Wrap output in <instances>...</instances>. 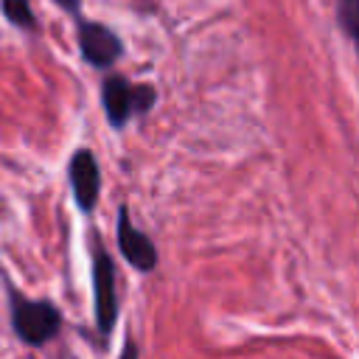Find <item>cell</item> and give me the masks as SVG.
Masks as SVG:
<instances>
[{
  "label": "cell",
  "instance_id": "cell-1",
  "mask_svg": "<svg viewBox=\"0 0 359 359\" xmlns=\"http://www.w3.org/2000/svg\"><path fill=\"white\" fill-rule=\"evenodd\" d=\"M6 292H8L11 331L17 334L20 342L31 348H42L62 331V311L50 300H31L11 283L6 286Z\"/></svg>",
  "mask_w": 359,
  "mask_h": 359
},
{
  "label": "cell",
  "instance_id": "cell-2",
  "mask_svg": "<svg viewBox=\"0 0 359 359\" xmlns=\"http://www.w3.org/2000/svg\"><path fill=\"white\" fill-rule=\"evenodd\" d=\"M157 101V90L151 84H135L123 76H107L101 81V107L109 126L121 129L135 115H146Z\"/></svg>",
  "mask_w": 359,
  "mask_h": 359
},
{
  "label": "cell",
  "instance_id": "cell-3",
  "mask_svg": "<svg viewBox=\"0 0 359 359\" xmlns=\"http://www.w3.org/2000/svg\"><path fill=\"white\" fill-rule=\"evenodd\" d=\"M93 314L95 328L107 337L118 320V292H115V264L104 244L93 241Z\"/></svg>",
  "mask_w": 359,
  "mask_h": 359
},
{
  "label": "cell",
  "instance_id": "cell-4",
  "mask_svg": "<svg viewBox=\"0 0 359 359\" xmlns=\"http://www.w3.org/2000/svg\"><path fill=\"white\" fill-rule=\"evenodd\" d=\"M76 39H79L81 59L90 67H112L123 56V39L104 22L79 20Z\"/></svg>",
  "mask_w": 359,
  "mask_h": 359
},
{
  "label": "cell",
  "instance_id": "cell-5",
  "mask_svg": "<svg viewBox=\"0 0 359 359\" xmlns=\"http://www.w3.org/2000/svg\"><path fill=\"white\" fill-rule=\"evenodd\" d=\"M67 180L73 188V199L81 213H93L101 196V168L90 149H76L67 163Z\"/></svg>",
  "mask_w": 359,
  "mask_h": 359
},
{
  "label": "cell",
  "instance_id": "cell-6",
  "mask_svg": "<svg viewBox=\"0 0 359 359\" xmlns=\"http://www.w3.org/2000/svg\"><path fill=\"white\" fill-rule=\"evenodd\" d=\"M115 236H118V250L126 258L129 266H135L137 272H151L160 261L157 255V244L132 224L129 219V208L121 205L118 208V219H115Z\"/></svg>",
  "mask_w": 359,
  "mask_h": 359
},
{
  "label": "cell",
  "instance_id": "cell-7",
  "mask_svg": "<svg viewBox=\"0 0 359 359\" xmlns=\"http://www.w3.org/2000/svg\"><path fill=\"white\" fill-rule=\"evenodd\" d=\"M334 8H337V22L342 34L353 42L359 53V0H334Z\"/></svg>",
  "mask_w": 359,
  "mask_h": 359
},
{
  "label": "cell",
  "instance_id": "cell-8",
  "mask_svg": "<svg viewBox=\"0 0 359 359\" xmlns=\"http://www.w3.org/2000/svg\"><path fill=\"white\" fill-rule=\"evenodd\" d=\"M0 8H3V17L22 28V31H34L36 28V17L31 11V0H0Z\"/></svg>",
  "mask_w": 359,
  "mask_h": 359
},
{
  "label": "cell",
  "instance_id": "cell-9",
  "mask_svg": "<svg viewBox=\"0 0 359 359\" xmlns=\"http://www.w3.org/2000/svg\"><path fill=\"white\" fill-rule=\"evenodd\" d=\"M59 8H65L67 14H73V17H79L81 20V0H53Z\"/></svg>",
  "mask_w": 359,
  "mask_h": 359
},
{
  "label": "cell",
  "instance_id": "cell-10",
  "mask_svg": "<svg viewBox=\"0 0 359 359\" xmlns=\"http://www.w3.org/2000/svg\"><path fill=\"white\" fill-rule=\"evenodd\" d=\"M118 359H140V353H137V342H135L132 337H126L123 351H121V356H118Z\"/></svg>",
  "mask_w": 359,
  "mask_h": 359
}]
</instances>
